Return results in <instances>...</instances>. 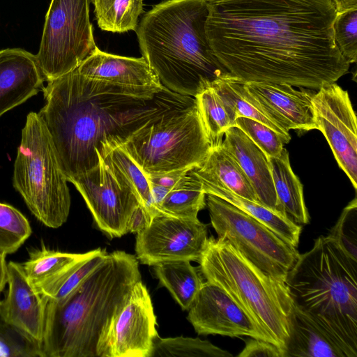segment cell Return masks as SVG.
I'll return each mask as SVG.
<instances>
[{
	"label": "cell",
	"mask_w": 357,
	"mask_h": 357,
	"mask_svg": "<svg viewBox=\"0 0 357 357\" xmlns=\"http://www.w3.org/2000/svg\"><path fill=\"white\" fill-rule=\"evenodd\" d=\"M208 9L210 47L244 82L317 91L349 70L334 39L332 0H208Z\"/></svg>",
	"instance_id": "obj_1"
},
{
	"label": "cell",
	"mask_w": 357,
	"mask_h": 357,
	"mask_svg": "<svg viewBox=\"0 0 357 357\" xmlns=\"http://www.w3.org/2000/svg\"><path fill=\"white\" fill-rule=\"evenodd\" d=\"M38 114L68 181L99 164L102 144L119 145L169 107L189 96L167 89L146 94L81 75L77 68L43 88Z\"/></svg>",
	"instance_id": "obj_2"
},
{
	"label": "cell",
	"mask_w": 357,
	"mask_h": 357,
	"mask_svg": "<svg viewBox=\"0 0 357 357\" xmlns=\"http://www.w3.org/2000/svg\"><path fill=\"white\" fill-rule=\"evenodd\" d=\"M140 280L137 258L114 251L67 296L46 299L41 357H100L114 317Z\"/></svg>",
	"instance_id": "obj_3"
},
{
	"label": "cell",
	"mask_w": 357,
	"mask_h": 357,
	"mask_svg": "<svg viewBox=\"0 0 357 357\" xmlns=\"http://www.w3.org/2000/svg\"><path fill=\"white\" fill-rule=\"evenodd\" d=\"M208 0H167L136 28L141 52L162 85L195 97L229 73L213 54L206 32Z\"/></svg>",
	"instance_id": "obj_4"
},
{
	"label": "cell",
	"mask_w": 357,
	"mask_h": 357,
	"mask_svg": "<svg viewBox=\"0 0 357 357\" xmlns=\"http://www.w3.org/2000/svg\"><path fill=\"white\" fill-rule=\"evenodd\" d=\"M285 284L294 304L309 314L342 348L357 357V260L328 236L298 258Z\"/></svg>",
	"instance_id": "obj_5"
},
{
	"label": "cell",
	"mask_w": 357,
	"mask_h": 357,
	"mask_svg": "<svg viewBox=\"0 0 357 357\" xmlns=\"http://www.w3.org/2000/svg\"><path fill=\"white\" fill-rule=\"evenodd\" d=\"M198 263L206 281L225 290L267 341L285 351L293 305L285 282L259 269L222 238H208Z\"/></svg>",
	"instance_id": "obj_6"
},
{
	"label": "cell",
	"mask_w": 357,
	"mask_h": 357,
	"mask_svg": "<svg viewBox=\"0 0 357 357\" xmlns=\"http://www.w3.org/2000/svg\"><path fill=\"white\" fill-rule=\"evenodd\" d=\"M119 145L145 174L199 167L212 146L191 96L161 112Z\"/></svg>",
	"instance_id": "obj_7"
},
{
	"label": "cell",
	"mask_w": 357,
	"mask_h": 357,
	"mask_svg": "<svg viewBox=\"0 0 357 357\" xmlns=\"http://www.w3.org/2000/svg\"><path fill=\"white\" fill-rule=\"evenodd\" d=\"M47 127L31 112L22 130L14 163L13 185L31 213L47 227L56 229L68 218L70 196Z\"/></svg>",
	"instance_id": "obj_8"
},
{
	"label": "cell",
	"mask_w": 357,
	"mask_h": 357,
	"mask_svg": "<svg viewBox=\"0 0 357 357\" xmlns=\"http://www.w3.org/2000/svg\"><path fill=\"white\" fill-rule=\"evenodd\" d=\"M211 223L218 238L227 240L259 269L285 282L299 252L263 224L229 202L206 194Z\"/></svg>",
	"instance_id": "obj_9"
},
{
	"label": "cell",
	"mask_w": 357,
	"mask_h": 357,
	"mask_svg": "<svg viewBox=\"0 0 357 357\" xmlns=\"http://www.w3.org/2000/svg\"><path fill=\"white\" fill-rule=\"evenodd\" d=\"M96 47L89 0H51L36 55L45 79L76 69Z\"/></svg>",
	"instance_id": "obj_10"
},
{
	"label": "cell",
	"mask_w": 357,
	"mask_h": 357,
	"mask_svg": "<svg viewBox=\"0 0 357 357\" xmlns=\"http://www.w3.org/2000/svg\"><path fill=\"white\" fill-rule=\"evenodd\" d=\"M137 258L143 264L178 260L199 262L208 241V225L198 218H180L159 213L136 234Z\"/></svg>",
	"instance_id": "obj_11"
},
{
	"label": "cell",
	"mask_w": 357,
	"mask_h": 357,
	"mask_svg": "<svg viewBox=\"0 0 357 357\" xmlns=\"http://www.w3.org/2000/svg\"><path fill=\"white\" fill-rule=\"evenodd\" d=\"M98 158L96 167L68 181L82 195L99 229L111 238L121 237L129 233L130 217L141 204L133 191Z\"/></svg>",
	"instance_id": "obj_12"
},
{
	"label": "cell",
	"mask_w": 357,
	"mask_h": 357,
	"mask_svg": "<svg viewBox=\"0 0 357 357\" xmlns=\"http://www.w3.org/2000/svg\"><path fill=\"white\" fill-rule=\"evenodd\" d=\"M312 105L317 130L356 190L357 119L347 91L335 82L325 85L317 90Z\"/></svg>",
	"instance_id": "obj_13"
},
{
	"label": "cell",
	"mask_w": 357,
	"mask_h": 357,
	"mask_svg": "<svg viewBox=\"0 0 357 357\" xmlns=\"http://www.w3.org/2000/svg\"><path fill=\"white\" fill-rule=\"evenodd\" d=\"M151 296L142 280L114 317L103 341L100 357H151L158 335Z\"/></svg>",
	"instance_id": "obj_14"
},
{
	"label": "cell",
	"mask_w": 357,
	"mask_h": 357,
	"mask_svg": "<svg viewBox=\"0 0 357 357\" xmlns=\"http://www.w3.org/2000/svg\"><path fill=\"white\" fill-rule=\"evenodd\" d=\"M188 320L199 335L247 336L267 341L245 311L217 284L206 281L188 310Z\"/></svg>",
	"instance_id": "obj_15"
},
{
	"label": "cell",
	"mask_w": 357,
	"mask_h": 357,
	"mask_svg": "<svg viewBox=\"0 0 357 357\" xmlns=\"http://www.w3.org/2000/svg\"><path fill=\"white\" fill-rule=\"evenodd\" d=\"M315 90L288 84L244 82L246 98L287 133L317 130L312 100Z\"/></svg>",
	"instance_id": "obj_16"
},
{
	"label": "cell",
	"mask_w": 357,
	"mask_h": 357,
	"mask_svg": "<svg viewBox=\"0 0 357 357\" xmlns=\"http://www.w3.org/2000/svg\"><path fill=\"white\" fill-rule=\"evenodd\" d=\"M8 291L0 301V320L30 340L42 342L47 300L27 280L22 264H7Z\"/></svg>",
	"instance_id": "obj_17"
},
{
	"label": "cell",
	"mask_w": 357,
	"mask_h": 357,
	"mask_svg": "<svg viewBox=\"0 0 357 357\" xmlns=\"http://www.w3.org/2000/svg\"><path fill=\"white\" fill-rule=\"evenodd\" d=\"M83 76L137 92L155 94L165 89L146 59L112 54L97 46L77 67Z\"/></svg>",
	"instance_id": "obj_18"
},
{
	"label": "cell",
	"mask_w": 357,
	"mask_h": 357,
	"mask_svg": "<svg viewBox=\"0 0 357 357\" xmlns=\"http://www.w3.org/2000/svg\"><path fill=\"white\" fill-rule=\"evenodd\" d=\"M36 55L21 48L0 50V116L43 90Z\"/></svg>",
	"instance_id": "obj_19"
},
{
	"label": "cell",
	"mask_w": 357,
	"mask_h": 357,
	"mask_svg": "<svg viewBox=\"0 0 357 357\" xmlns=\"http://www.w3.org/2000/svg\"><path fill=\"white\" fill-rule=\"evenodd\" d=\"M223 136V146L231 153L246 175L259 203L280 212L268 158L266 154L236 126L226 130Z\"/></svg>",
	"instance_id": "obj_20"
},
{
	"label": "cell",
	"mask_w": 357,
	"mask_h": 357,
	"mask_svg": "<svg viewBox=\"0 0 357 357\" xmlns=\"http://www.w3.org/2000/svg\"><path fill=\"white\" fill-rule=\"evenodd\" d=\"M347 357L335 340L309 314L293 303L285 357Z\"/></svg>",
	"instance_id": "obj_21"
},
{
	"label": "cell",
	"mask_w": 357,
	"mask_h": 357,
	"mask_svg": "<svg viewBox=\"0 0 357 357\" xmlns=\"http://www.w3.org/2000/svg\"><path fill=\"white\" fill-rule=\"evenodd\" d=\"M222 141L211 146L202 165L191 169L192 173L203 185L222 188L259 202L246 175Z\"/></svg>",
	"instance_id": "obj_22"
},
{
	"label": "cell",
	"mask_w": 357,
	"mask_h": 357,
	"mask_svg": "<svg viewBox=\"0 0 357 357\" xmlns=\"http://www.w3.org/2000/svg\"><path fill=\"white\" fill-rule=\"evenodd\" d=\"M268 158L279 211L298 225L308 224L303 185L291 169L287 150L283 148L278 156Z\"/></svg>",
	"instance_id": "obj_23"
},
{
	"label": "cell",
	"mask_w": 357,
	"mask_h": 357,
	"mask_svg": "<svg viewBox=\"0 0 357 357\" xmlns=\"http://www.w3.org/2000/svg\"><path fill=\"white\" fill-rule=\"evenodd\" d=\"M202 185L206 194L213 195L229 202L263 224L284 241L297 248L302 226L294 222L287 215L226 189L210 185Z\"/></svg>",
	"instance_id": "obj_24"
},
{
	"label": "cell",
	"mask_w": 357,
	"mask_h": 357,
	"mask_svg": "<svg viewBox=\"0 0 357 357\" xmlns=\"http://www.w3.org/2000/svg\"><path fill=\"white\" fill-rule=\"evenodd\" d=\"M98 155L109 167L114 176L126 184L135 193L151 218L155 215L151 185L146 174L128 152L119 145L102 144Z\"/></svg>",
	"instance_id": "obj_25"
},
{
	"label": "cell",
	"mask_w": 357,
	"mask_h": 357,
	"mask_svg": "<svg viewBox=\"0 0 357 357\" xmlns=\"http://www.w3.org/2000/svg\"><path fill=\"white\" fill-rule=\"evenodd\" d=\"M155 276L183 310H188L203 281L188 260L166 261L153 266Z\"/></svg>",
	"instance_id": "obj_26"
},
{
	"label": "cell",
	"mask_w": 357,
	"mask_h": 357,
	"mask_svg": "<svg viewBox=\"0 0 357 357\" xmlns=\"http://www.w3.org/2000/svg\"><path fill=\"white\" fill-rule=\"evenodd\" d=\"M243 84V81L229 73L213 81L210 86L222 101L233 124L238 117L255 119L278 132L288 143L291 139L290 134L281 130L246 98Z\"/></svg>",
	"instance_id": "obj_27"
},
{
	"label": "cell",
	"mask_w": 357,
	"mask_h": 357,
	"mask_svg": "<svg viewBox=\"0 0 357 357\" xmlns=\"http://www.w3.org/2000/svg\"><path fill=\"white\" fill-rule=\"evenodd\" d=\"M206 205L202 185L190 170L169 189L158 211L176 218L196 219L199 211Z\"/></svg>",
	"instance_id": "obj_28"
},
{
	"label": "cell",
	"mask_w": 357,
	"mask_h": 357,
	"mask_svg": "<svg viewBox=\"0 0 357 357\" xmlns=\"http://www.w3.org/2000/svg\"><path fill=\"white\" fill-rule=\"evenodd\" d=\"M92 252L93 250L82 254L67 253L42 247L33 250L29 258L21 264L27 280L36 288L88 257Z\"/></svg>",
	"instance_id": "obj_29"
},
{
	"label": "cell",
	"mask_w": 357,
	"mask_h": 357,
	"mask_svg": "<svg viewBox=\"0 0 357 357\" xmlns=\"http://www.w3.org/2000/svg\"><path fill=\"white\" fill-rule=\"evenodd\" d=\"M144 0H92L98 25L103 31L136 30Z\"/></svg>",
	"instance_id": "obj_30"
},
{
	"label": "cell",
	"mask_w": 357,
	"mask_h": 357,
	"mask_svg": "<svg viewBox=\"0 0 357 357\" xmlns=\"http://www.w3.org/2000/svg\"><path fill=\"white\" fill-rule=\"evenodd\" d=\"M105 249L98 248L88 257L43 282L36 290L46 299L59 300L70 293L105 259Z\"/></svg>",
	"instance_id": "obj_31"
},
{
	"label": "cell",
	"mask_w": 357,
	"mask_h": 357,
	"mask_svg": "<svg viewBox=\"0 0 357 357\" xmlns=\"http://www.w3.org/2000/svg\"><path fill=\"white\" fill-rule=\"evenodd\" d=\"M224 350L207 340L198 337L178 336L155 340L151 357H232Z\"/></svg>",
	"instance_id": "obj_32"
},
{
	"label": "cell",
	"mask_w": 357,
	"mask_h": 357,
	"mask_svg": "<svg viewBox=\"0 0 357 357\" xmlns=\"http://www.w3.org/2000/svg\"><path fill=\"white\" fill-rule=\"evenodd\" d=\"M195 99L212 146L216 144L222 140L226 130L234 124L224 105L211 86L200 91Z\"/></svg>",
	"instance_id": "obj_33"
},
{
	"label": "cell",
	"mask_w": 357,
	"mask_h": 357,
	"mask_svg": "<svg viewBox=\"0 0 357 357\" xmlns=\"http://www.w3.org/2000/svg\"><path fill=\"white\" fill-rule=\"evenodd\" d=\"M31 232L28 220L20 211L0 203V255L16 252Z\"/></svg>",
	"instance_id": "obj_34"
},
{
	"label": "cell",
	"mask_w": 357,
	"mask_h": 357,
	"mask_svg": "<svg viewBox=\"0 0 357 357\" xmlns=\"http://www.w3.org/2000/svg\"><path fill=\"white\" fill-rule=\"evenodd\" d=\"M234 126L242 130L248 137L266 154L268 158L278 156L285 139L266 125L247 117H238Z\"/></svg>",
	"instance_id": "obj_35"
},
{
	"label": "cell",
	"mask_w": 357,
	"mask_h": 357,
	"mask_svg": "<svg viewBox=\"0 0 357 357\" xmlns=\"http://www.w3.org/2000/svg\"><path fill=\"white\" fill-rule=\"evenodd\" d=\"M335 44L349 63L357 60V9L337 13L333 22Z\"/></svg>",
	"instance_id": "obj_36"
},
{
	"label": "cell",
	"mask_w": 357,
	"mask_h": 357,
	"mask_svg": "<svg viewBox=\"0 0 357 357\" xmlns=\"http://www.w3.org/2000/svg\"><path fill=\"white\" fill-rule=\"evenodd\" d=\"M351 258L357 260V203L355 197L344 208L328 235Z\"/></svg>",
	"instance_id": "obj_37"
},
{
	"label": "cell",
	"mask_w": 357,
	"mask_h": 357,
	"mask_svg": "<svg viewBox=\"0 0 357 357\" xmlns=\"http://www.w3.org/2000/svg\"><path fill=\"white\" fill-rule=\"evenodd\" d=\"M41 357L40 346L0 320V357Z\"/></svg>",
	"instance_id": "obj_38"
},
{
	"label": "cell",
	"mask_w": 357,
	"mask_h": 357,
	"mask_svg": "<svg viewBox=\"0 0 357 357\" xmlns=\"http://www.w3.org/2000/svg\"><path fill=\"white\" fill-rule=\"evenodd\" d=\"M237 357H285V351L268 341L249 337Z\"/></svg>",
	"instance_id": "obj_39"
},
{
	"label": "cell",
	"mask_w": 357,
	"mask_h": 357,
	"mask_svg": "<svg viewBox=\"0 0 357 357\" xmlns=\"http://www.w3.org/2000/svg\"><path fill=\"white\" fill-rule=\"evenodd\" d=\"M187 170H177L163 173L146 174L149 183L172 188L188 172Z\"/></svg>",
	"instance_id": "obj_40"
},
{
	"label": "cell",
	"mask_w": 357,
	"mask_h": 357,
	"mask_svg": "<svg viewBox=\"0 0 357 357\" xmlns=\"http://www.w3.org/2000/svg\"><path fill=\"white\" fill-rule=\"evenodd\" d=\"M151 218L146 208L139 204L132 213L129 224V232L137 234L144 229L150 223Z\"/></svg>",
	"instance_id": "obj_41"
},
{
	"label": "cell",
	"mask_w": 357,
	"mask_h": 357,
	"mask_svg": "<svg viewBox=\"0 0 357 357\" xmlns=\"http://www.w3.org/2000/svg\"><path fill=\"white\" fill-rule=\"evenodd\" d=\"M337 13L357 9V0H332Z\"/></svg>",
	"instance_id": "obj_42"
},
{
	"label": "cell",
	"mask_w": 357,
	"mask_h": 357,
	"mask_svg": "<svg viewBox=\"0 0 357 357\" xmlns=\"http://www.w3.org/2000/svg\"><path fill=\"white\" fill-rule=\"evenodd\" d=\"M6 255H0V292L7 284L8 267L6 261Z\"/></svg>",
	"instance_id": "obj_43"
}]
</instances>
